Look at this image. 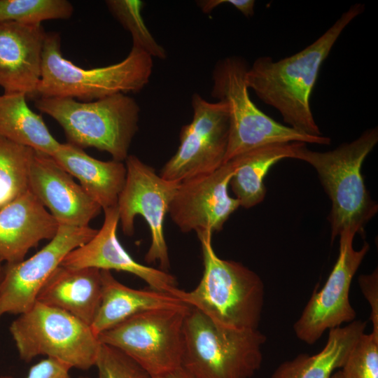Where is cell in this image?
I'll return each mask as SVG.
<instances>
[{
    "instance_id": "1",
    "label": "cell",
    "mask_w": 378,
    "mask_h": 378,
    "mask_svg": "<svg viewBox=\"0 0 378 378\" xmlns=\"http://www.w3.org/2000/svg\"><path fill=\"white\" fill-rule=\"evenodd\" d=\"M365 10L351 6L315 41L278 61L260 57L249 66L246 83L258 97L276 109L288 127L312 136H323L310 106L311 94L322 64L344 29Z\"/></svg>"
},
{
    "instance_id": "2",
    "label": "cell",
    "mask_w": 378,
    "mask_h": 378,
    "mask_svg": "<svg viewBox=\"0 0 378 378\" xmlns=\"http://www.w3.org/2000/svg\"><path fill=\"white\" fill-rule=\"evenodd\" d=\"M204 272L196 288H178L171 295L195 308L218 326L233 330L258 329L264 305L265 286L253 270L239 262L220 258L209 230L197 232Z\"/></svg>"
},
{
    "instance_id": "3",
    "label": "cell",
    "mask_w": 378,
    "mask_h": 378,
    "mask_svg": "<svg viewBox=\"0 0 378 378\" xmlns=\"http://www.w3.org/2000/svg\"><path fill=\"white\" fill-rule=\"evenodd\" d=\"M377 142V127H373L329 151L311 150L303 142H298L295 148V159L315 169L331 201L328 220L332 241L345 230L363 237L366 224L377 213V203L372 199L361 174L364 160Z\"/></svg>"
},
{
    "instance_id": "4",
    "label": "cell",
    "mask_w": 378,
    "mask_h": 378,
    "mask_svg": "<svg viewBox=\"0 0 378 378\" xmlns=\"http://www.w3.org/2000/svg\"><path fill=\"white\" fill-rule=\"evenodd\" d=\"M153 57L132 46L121 62L83 69L63 57L58 32H47L38 97H68L91 102L113 94L139 92L150 81Z\"/></svg>"
},
{
    "instance_id": "5",
    "label": "cell",
    "mask_w": 378,
    "mask_h": 378,
    "mask_svg": "<svg viewBox=\"0 0 378 378\" xmlns=\"http://www.w3.org/2000/svg\"><path fill=\"white\" fill-rule=\"evenodd\" d=\"M34 106L61 126L67 143L106 151L116 161H125L139 130L140 107L126 94L91 102L38 97Z\"/></svg>"
},
{
    "instance_id": "6",
    "label": "cell",
    "mask_w": 378,
    "mask_h": 378,
    "mask_svg": "<svg viewBox=\"0 0 378 378\" xmlns=\"http://www.w3.org/2000/svg\"><path fill=\"white\" fill-rule=\"evenodd\" d=\"M183 336L181 367L195 378H251L261 366L266 337L258 329L223 328L191 307Z\"/></svg>"
},
{
    "instance_id": "7",
    "label": "cell",
    "mask_w": 378,
    "mask_h": 378,
    "mask_svg": "<svg viewBox=\"0 0 378 378\" xmlns=\"http://www.w3.org/2000/svg\"><path fill=\"white\" fill-rule=\"evenodd\" d=\"M248 67L245 59L230 56L219 59L212 72L211 95L225 102L229 111V139L224 163L239 155L269 144H330L331 139L328 136L302 134L261 111L249 96L246 83Z\"/></svg>"
},
{
    "instance_id": "8",
    "label": "cell",
    "mask_w": 378,
    "mask_h": 378,
    "mask_svg": "<svg viewBox=\"0 0 378 378\" xmlns=\"http://www.w3.org/2000/svg\"><path fill=\"white\" fill-rule=\"evenodd\" d=\"M9 331L20 359L29 362L46 356L71 369L88 370L94 366L101 345L90 326L38 302L15 319Z\"/></svg>"
},
{
    "instance_id": "9",
    "label": "cell",
    "mask_w": 378,
    "mask_h": 378,
    "mask_svg": "<svg viewBox=\"0 0 378 378\" xmlns=\"http://www.w3.org/2000/svg\"><path fill=\"white\" fill-rule=\"evenodd\" d=\"M191 307L137 314L98 335L100 344L131 358L153 377L181 366L183 325Z\"/></svg>"
},
{
    "instance_id": "10",
    "label": "cell",
    "mask_w": 378,
    "mask_h": 378,
    "mask_svg": "<svg viewBox=\"0 0 378 378\" xmlns=\"http://www.w3.org/2000/svg\"><path fill=\"white\" fill-rule=\"evenodd\" d=\"M191 104L192 119L182 127L179 146L160 173L168 181L181 183L224 164L230 132L227 104L209 102L197 93L193 94Z\"/></svg>"
},
{
    "instance_id": "11",
    "label": "cell",
    "mask_w": 378,
    "mask_h": 378,
    "mask_svg": "<svg viewBox=\"0 0 378 378\" xmlns=\"http://www.w3.org/2000/svg\"><path fill=\"white\" fill-rule=\"evenodd\" d=\"M126 178L117 206L123 233H134V220L141 216L148 223L151 242L145 255L148 263L159 262L160 268L169 267L168 248L164 234V217L180 182L157 174L154 169L134 155L125 160Z\"/></svg>"
},
{
    "instance_id": "12",
    "label": "cell",
    "mask_w": 378,
    "mask_h": 378,
    "mask_svg": "<svg viewBox=\"0 0 378 378\" xmlns=\"http://www.w3.org/2000/svg\"><path fill=\"white\" fill-rule=\"evenodd\" d=\"M355 235L350 230L340 234L339 255L326 282L319 290L313 291L295 323V334L302 342L313 344L327 330L355 321L356 313L349 300L350 287L370 249L365 241L360 250H355Z\"/></svg>"
},
{
    "instance_id": "13",
    "label": "cell",
    "mask_w": 378,
    "mask_h": 378,
    "mask_svg": "<svg viewBox=\"0 0 378 378\" xmlns=\"http://www.w3.org/2000/svg\"><path fill=\"white\" fill-rule=\"evenodd\" d=\"M97 230L59 225L55 237L31 257L5 264L0 284V319L30 309L45 283L71 251L91 239Z\"/></svg>"
},
{
    "instance_id": "14",
    "label": "cell",
    "mask_w": 378,
    "mask_h": 378,
    "mask_svg": "<svg viewBox=\"0 0 378 378\" xmlns=\"http://www.w3.org/2000/svg\"><path fill=\"white\" fill-rule=\"evenodd\" d=\"M240 162L237 155L213 172L179 183L169 209L181 232H218L239 205L230 196L228 185Z\"/></svg>"
},
{
    "instance_id": "15",
    "label": "cell",
    "mask_w": 378,
    "mask_h": 378,
    "mask_svg": "<svg viewBox=\"0 0 378 378\" xmlns=\"http://www.w3.org/2000/svg\"><path fill=\"white\" fill-rule=\"evenodd\" d=\"M29 190L59 225L89 226L102 209L52 156L35 150Z\"/></svg>"
},
{
    "instance_id": "16",
    "label": "cell",
    "mask_w": 378,
    "mask_h": 378,
    "mask_svg": "<svg viewBox=\"0 0 378 378\" xmlns=\"http://www.w3.org/2000/svg\"><path fill=\"white\" fill-rule=\"evenodd\" d=\"M104 213L102 227L91 239L67 254L61 265L128 272L141 279L150 289L172 294L177 288V281L173 275L136 262L120 243L117 236L118 206L104 209Z\"/></svg>"
},
{
    "instance_id": "17",
    "label": "cell",
    "mask_w": 378,
    "mask_h": 378,
    "mask_svg": "<svg viewBox=\"0 0 378 378\" xmlns=\"http://www.w3.org/2000/svg\"><path fill=\"white\" fill-rule=\"evenodd\" d=\"M46 33L41 24L0 23V87L4 93L37 98Z\"/></svg>"
},
{
    "instance_id": "18",
    "label": "cell",
    "mask_w": 378,
    "mask_h": 378,
    "mask_svg": "<svg viewBox=\"0 0 378 378\" xmlns=\"http://www.w3.org/2000/svg\"><path fill=\"white\" fill-rule=\"evenodd\" d=\"M59 224L29 190L0 209V258L22 261L29 251L56 234Z\"/></svg>"
},
{
    "instance_id": "19",
    "label": "cell",
    "mask_w": 378,
    "mask_h": 378,
    "mask_svg": "<svg viewBox=\"0 0 378 378\" xmlns=\"http://www.w3.org/2000/svg\"><path fill=\"white\" fill-rule=\"evenodd\" d=\"M101 270L59 265L39 291L36 302L63 310L91 326L102 298Z\"/></svg>"
},
{
    "instance_id": "20",
    "label": "cell",
    "mask_w": 378,
    "mask_h": 378,
    "mask_svg": "<svg viewBox=\"0 0 378 378\" xmlns=\"http://www.w3.org/2000/svg\"><path fill=\"white\" fill-rule=\"evenodd\" d=\"M52 157L78 180L83 189L103 210L117 206L126 178L123 162L96 159L67 142L61 143Z\"/></svg>"
},
{
    "instance_id": "21",
    "label": "cell",
    "mask_w": 378,
    "mask_h": 378,
    "mask_svg": "<svg viewBox=\"0 0 378 378\" xmlns=\"http://www.w3.org/2000/svg\"><path fill=\"white\" fill-rule=\"evenodd\" d=\"M101 302L90 326L97 337L137 314L188 306L168 293L130 288L119 282L109 270H101Z\"/></svg>"
},
{
    "instance_id": "22",
    "label": "cell",
    "mask_w": 378,
    "mask_h": 378,
    "mask_svg": "<svg viewBox=\"0 0 378 378\" xmlns=\"http://www.w3.org/2000/svg\"><path fill=\"white\" fill-rule=\"evenodd\" d=\"M366 326L365 321L355 320L330 329L326 344L319 352L312 356L300 354L281 363L270 378H330L335 370L342 368Z\"/></svg>"
},
{
    "instance_id": "23",
    "label": "cell",
    "mask_w": 378,
    "mask_h": 378,
    "mask_svg": "<svg viewBox=\"0 0 378 378\" xmlns=\"http://www.w3.org/2000/svg\"><path fill=\"white\" fill-rule=\"evenodd\" d=\"M0 136L50 156L61 144L42 116L29 107L27 97L20 93L0 95Z\"/></svg>"
},
{
    "instance_id": "24",
    "label": "cell",
    "mask_w": 378,
    "mask_h": 378,
    "mask_svg": "<svg viewBox=\"0 0 378 378\" xmlns=\"http://www.w3.org/2000/svg\"><path fill=\"white\" fill-rule=\"evenodd\" d=\"M298 142L273 144L239 155V164L230 184L239 205L248 209L265 198L264 178L269 169L279 161L295 159Z\"/></svg>"
},
{
    "instance_id": "25",
    "label": "cell",
    "mask_w": 378,
    "mask_h": 378,
    "mask_svg": "<svg viewBox=\"0 0 378 378\" xmlns=\"http://www.w3.org/2000/svg\"><path fill=\"white\" fill-rule=\"evenodd\" d=\"M34 150L0 136V209L29 190Z\"/></svg>"
},
{
    "instance_id": "26",
    "label": "cell",
    "mask_w": 378,
    "mask_h": 378,
    "mask_svg": "<svg viewBox=\"0 0 378 378\" xmlns=\"http://www.w3.org/2000/svg\"><path fill=\"white\" fill-rule=\"evenodd\" d=\"M73 13L67 0H0V23L40 25L46 20H68Z\"/></svg>"
},
{
    "instance_id": "27",
    "label": "cell",
    "mask_w": 378,
    "mask_h": 378,
    "mask_svg": "<svg viewBox=\"0 0 378 378\" xmlns=\"http://www.w3.org/2000/svg\"><path fill=\"white\" fill-rule=\"evenodd\" d=\"M106 5L111 15L128 31L136 46L152 57L164 59L167 52L154 38L141 15L144 1L140 0H107Z\"/></svg>"
},
{
    "instance_id": "28",
    "label": "cell",
    "mask_w": 378,
    "mask_h": 378,
    "mask_svg": "<svg viewBox=\"0 0 378 378\" xmlns=\"http://www.w3.org/2000/svg\"><path fill=\"white\" fill-rule=\"evenodd\" d=\"M341 369L344 378H378V336L363 333Z\"/></svg>"
},
{
    "instance_id": "29",
    "label": "cell",
    "mask_w": 378,
    "mask_h": 378,
    "mask_svg": "<svg viewBox=\"0 0 378 378\" xmlns=\"http://www.w3.org/2000/svg\"><path fill=\"white\" fill-rule=\"evenodd\" d=\"M97 378H153L136 362L118 349L101 344L95 363Z\"/></svg>"
},
{
    "instance_id": "30",
    "label": "cell",
    "mask_w": 378,
    "mask_h": 378,
    "mask_svg": "<svg viewBox=\"0 0 378 378\" xmlns=\"http://www.w3.org/2000/svg\"><path fill=\"white\" fill-rule=\"evenodd\" d=\"M360 290L370 304L371 313L370 319L372 324L371 332L378 336V272L377 269L372 273L361 274L358 278Z\"/></svg>"
},
{
    "instance_id": "31",
    "label": "cell",
    "mask_w": 378,
    "mask_h": 378,
    "mask_svg": "<svg viewBox=\"0 0 378 378\" xmlns=\"http://www.w3.org/2000/svg\"><path fill=\"white\" fill-rule=\"evenodd\" d=\"M71 368L53 358H46L32 365L28 372L27 378H72ZM0 378H13L4 375Z\"/></svg>"
},
{
    "instance_id": "32",
    "label": "cell",
    "mask_w": 378,
    "mask_h": 378,
    "mask_svg": "<svg viewBox=\"0 0 378 378\" xmlns=\"http://www.w3.org/2000/svg\"><path fill=\"white\" fill-rule=\"evenodd\" d=\"M223 4L232 5L246 17H251L254 14L255 1L253 0H202L197 1V4L204 13H211L214 8Z\"/></svg>"
},
{
    "instance_id": "33",
    "label": "cell",
    "mask_w": 378,
    "mask_h": 378,
    "mask_svg": "<svg viewBox=\"0 0 378 378\" xmlns=\"http://www.w3.org/2000/svg\"><path fill=\"white\" fill-rule=\"evenodd\" d=\"M153 378H195L183 367L180 366L173 370L154 377Z\"/></svg>"
},
{
    "instance_id": "34",
    "label": "cell",
    "mask_w": 378,
    "mask_h": 378,
    "mask_svg": "<svg viewBox=\"0 0 378 378\" xmlns=\"http://www.w3.org/2000/svg\"><path fill=\"white\" fill-rule=\"evenodd\" d=\"M4 271V265L3 260L0 258V284L3 278Z\"/></svg>"
},
{
    "instance_id": "35",
    "label": "cell",
    "mask_w": 378,
    "mask_h": 378,
    "mask_svg": "<svg viewBox=\"0 0 378 378\" xmlns=\"http://www.w3.org/2000/svg\"><path fill=\"white\" fill-rule=\"evenodd\" d=\"M330 378H344V377H343V375H342V373L341 370H338L337 372H335L332 374Z\"/></svg>"
},
{
    "instance_id": "36",
    "label": "cell",
    "mask_w": 378,
    "mask_h": 378,
    "mask_svg": "<svg viewBox=\"0 0 378 378\" xmlns=\"http://www.w3.org/2000/svg\"><path fill=\"white\" fill-rule=\"evenodd\" d=\"M78 378H90V377H80Z\"/></svg>"
}]
</instances>
